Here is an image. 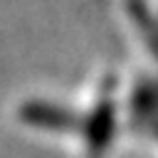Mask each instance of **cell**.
<instances>
[{"label": "cell", "instance_id": "cell-1", "mask_svg": "<svg viewBox=\"0 0 158 158\" xmlns=\"http://www.w3.org/2000/svg\"><path fill=\"white\" fill-rule=\"evenodd\" d=\"M153 7H156V12H158V0H153Z\"/></svg>", "mask_w": 158, "mask_h": 158}]
</instances>
